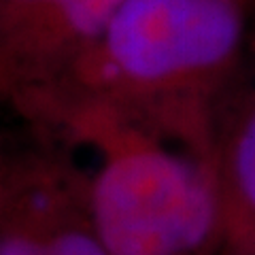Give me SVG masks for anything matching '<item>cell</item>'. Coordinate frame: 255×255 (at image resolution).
<instances>
[{
    "label": "cell",
    "instance_id": "cell-1",
    "mask_svg": "<svg viewBox=\"0 0 255 255\" xmlns=\"http://www.w3.org/2000/svg\"><path fill=\"white\" fill-rule=\"evenodd\" d=\"M90 194L111 255H213L226 245L213 134L111 109Z\"/></svg>",
    "mask_w": 255,
    "mask_h": 255
},
{
    "label": "cell",
    "instance_id": "cell-2",
    "mask_svg": "<svg viewBox=\"0 0 255 255\" xmlns=\"http://www.w3.org/2000/svg\"><path fill=\"white\" fill-rule=\"evenodd\" d=\"M241 41L234 0H124L98 43L100 66L117 111L213 130V87Z\"/></svg>",
    "mask_w": 255,
    "mask_h": 255
},
{
    "label": "cell",
    "instance_id": "cell-3",
    "mask_svg": "<svg viewBox=\"0 0 255 255\" xmlns=\"http://www.w3.org/2000/svg\"><path fill=\"white\" fill-rule=\"evenodd\" d=\"M213 159L226 219V251L255 234V94L215 113Z\"/></svg>",
    "mask_w": 255,
    "mask_h": 255
},
{
    "label": "cell",
    "instance_id": "cell-4",
    "mask_svg": "<svg viewBox=\"0 0 255 255\" xmlns=\"http://www.w3.org/2000/svg\"><path fill=\"white\" fill-rule=\"evenodd\" d=\"M60 43L98 45L124 0H4Z\"/></svg>",
    "mask_w": 255,
    "mask_h": 255
},
{
    "label": "cell",
    "instance_id": "cell-5",
    "mask_svg": "<svg viewBox=\"0 0 255 255\" xmlns=\"http://www.w3.org/2000/svg\"><path fill=\"white\" fill-rule=\"evenodd\" d=\"M0 255H111L94 230L64 228L49 236L11 234L0 241Z\"/></svg>",
    "mask_w": 255,
    "mask_h": 255
},
{
    "label": "cell",
    "instance_id": "cell-6",
    "mask_svg": "<svg viewBox=\"0 0 255 255\" xmlns=\"http://www.w3.org/2000/svg\"><path fill=\"white\" fill-rule=\"evenodd\" d=\"M228 255H255V234L245 238V241H238L234 245H230L226 249Z\"/></svg>",
    "mask_w": 255,
    "mask_h": 255
}]
</instances>
